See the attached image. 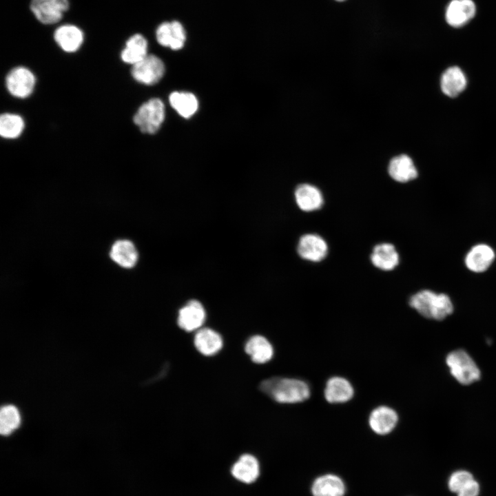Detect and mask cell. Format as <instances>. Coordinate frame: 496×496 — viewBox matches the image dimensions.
<instances>
[{"label": "cell", "instance_id": "1", "mask_svg": "<svg viewBox=\"0 0 496 496\" xmlns=\"http://www.w3.org/2000/svg\"><path fill=\"white\" fill-rule=\"evenodd\" d=\"M259 388L274 401L283 404L304 402L311 394L309 384L296 378H270L261 382Z\"/></svg>", "mask_w": 496, "mask_h": 496}, {"label": "cell", "instance_id": "2", "mask_svg": "<svg viewBox=\"0 0 496 496\" xmlns=\"http://www.w3.org/2000/svg\"><path fill=\"white\" fill-rule=\"evenodd\" d=\"M409 305L423 317L442 320L453 311L450 297L443 293L424 289L413 294L409 299Z\"/></svg>", "mask_w": 496, "mask_h": 496}, {"label": "cell", "instance_id": "3", "mask_svg": "<svg viewBox=\"0 0 496 496\" xmlns=\"http://www.w3.org/2000/svg\"><path fill=\"white\" fill-rule=\"evenodd\" d=\"M446 363L452 376L461 384L468 385L480 379L479 367L464 350L450 352L446 358Z\"/></svg>", "mask_w": 496, "mask_h": 496}, {"label": "cell", "instance_id": "4", "mask_svg": "<svg viewBox=\"0 0 496 496\" xmlns=\"http://www.w3.org/2000/svg\"><path fill=\"white\" fill-rule=\"evenodd\" d=\"M165 116L164 103L161 99L153 98L139 107L133 121L143 133L153 134L160 129Z\"/></svg>", "mask_w": 496, "mask_h": 496}, {"label": "cell", "instance_id": "5", "mask_svg": "<svg viewBox=\"0 0 496 496\" xmlns=\"http://www.w3.org/2000/svg\"><path fill=\"white\" fill-rule=\"evenodd\" d=\"M165 73L163 61L154 54H147L132 65L131 74L137 82L150 85L158 83Z\"/></svg>", "mask_w": 496, "mask_h": 496}, {"label": "cell", "instance_id": "6", "mask_svg": "<svg viewBox=\"0 0 496 496\" xmlns=\"http://www.w3.org/2000/svg\"><path fill=\"white\" fill-rule=\"evenodd\" d=\"M69 6V0H31L30 8L39 22L51 25L62 19Z\"/></svg>", "mask_w": 496, "mask_h": 496}, {"label": "cell", "instance_id": "7", "mask_svg": "<svg viewBox=\"0 0 496 496\" xmlns=\"http://www.w3.org/2000/svg\"><path fill=\"white\" fill-rule=\"evenodd\" d=\"M36 83L34 74L27 68L19 66L8 74L6 85L8 91L14 97L25 99L33 92Z\"/></svg>", "mask_w": 496, "mask_h": 496}, {"label": "cell", "instance_id": "8", "mask_svg": "<svg viewBox=\"0 0 496 496\" xmlns=\"http://www.w3.org/2000/svg\"><path fill=\"white\" fill-rule=\"evenodd\" d=\"M156 38L160 45L178 50L183 48L185 45L186 32L179 21H165L158 26Z\"/></svg>", "mask_w": 496, "mask_h": 496}, {"label": "cell", "instance_id": "9", "mask_svg": "<svg viewBox=\"0 0 496 496\" xmlns=\"http://www.w3.org/2000/svg\"><path fill=\"white\" fill-rule=\"evenodd\" d=\"M205 311L198 300H192L183 306L178 312L177 323L185 331L198 330L205 320Z\"/></svg>", "mask_w": 496, "mask_h": 496}, {"label": "cell", "instance_id": "10", "mask_svg": "<svg viewBox=\"0 0 496 496\" xmlns=\"http://www.w3.org/2000/svg\"><path fill=\"white\" fill-rule=\"evenodd\" d=\"M327 251V242L318 235L307 234L299 240L298 253L303 259L320 262L326 257Z\"/></svg>", "mask_w": 496, "mask_h": 496}, {"label": "cell", "instance_id": "11", "mask_svg": "<svg viewBox=\"0 0 496 496\" xmlns=\"http://www.w3.org/2000/svg\"><path fill=\"white\" fill-rule=\"evenodd\" d=\"M398 415L396 411L387 406L375 408L370 413L369 424L371 429L378 435H386L396 426Z\"/></svg>", "mask_w": 496, "mask_h": 496}, {"label": "cell", "instance_id": "12", "mask_svg": "<svg viewBox=\"0 0 496 496\" xmlns=\"http://www.w3.org/2000/svg\"><path fill=\"white\" fill-rule=\"evenodd\" d=\"M495 258V253L493 248L481 243L471 247L465 256L464 262L471 271L482 273L490 267Z\"/></svg>", "mask_w": 496, "mask_h": 496}, {"label": "cell", "instance_id": "13", "mask_svg": "<svg viewBox=\"0 0 496 496\" xmlns=\"http://www.w3.org/2000/svg\"><path fill=\"white\" fill-rule=\"evenodd\" d=\"M231 474L234 478L243 484H252L260 475L259 462L253 455L245 453L232 465Z\"/></svg>", "mask_w": 496, "mask_h": 496}, {"label": "cell", "instance_id": "14", "mask_svg": "<svg viewBox=\"0 0 496 496\" xmlns=\"http://www.w3.org/2000/svg\"><path fill=\"white\" fill-rule=\"evenodd\" d=\"M476 7L472 0H452L446 10V21L452 27L464 25L475 14Z\"/></svg>", "mask_w": 496, "mask_h": 496}, {"label": "cell", "instance_id": "15", "mask_svg": "<svg viewBox=\"0 0 496 496\" xmlns=\"http://www.w3.org/2000/svg\"><path fill=\"white\" fill-rule=\"evenodd\" d=\"M54 39L63 51L72 53L76 52L84 40L83 31L76 25L65 24L58 27L54 32Z\"/></svg>", "mask_w": 496, "mask_h": 496}, {"label": "cell", "instance_id": "16", "mask_svg": "<svg viewBox=\"0 0 496 496\" xmlns=\"http://www.w3.org/2000/svg\"><path fill=\"white\" fill-rule=\"evenodd\" d=\"M354 390L350 382L340 376L330 378L324 391L325 400L331 404L344 403L353 396Z\"/></svg>", "mask_w": 496, "mask_h": 496}, {"label": "cell", "instance_id": "17", "mask_svg": "<svg viewBox=\"0 0 496 496\" xmlns=\"http://www.w3.org/2000/svg\"><path fill=\"white\" fill-rule=\"evenodd\" d=\"M466 84V76L457 66L447 68L442 74L440 79L442 92L451 98L456 97L462 92Z\"/></svg>", "mask_w": 496, "mask_h": 496}, {"label": "cell", "instance_id": "18", "mask_svg": "<svg viewBox=\"0 0 496 496\" xmlns=\"http://www.w3.org/2000/svg\"><path fill=\"white\" fill-rule=\"evenodd\" d=\"M390 176L397 182L406 183L417 178V170L412 159L406 154L393 158L389 165Z\"/></svg>", "mask_w": 496, "mask_h": 496}, {"label": "cell", "instance_id": "19", "mask_svg": "<svg viewBox=\"0 0 496 496\" xmlns=\"http://www.w3.org/2000/svg\"><path fill=\"white\" fill-rule=\"evenodd\" d=\"M295 199L299 208L304 211H312L320 209L323 205V196L316 187L302 184L295 191Z\"/></svg>", "mask_w": 496, "mask_h": 496}, {"label": "cell", "instance_id": "20", "mask_svg": "<svg viewBox=\"0 0 496 496\" xmlns=\"http://www.w3.org/2000/svg\"><path fill=\"white\" fill-rule=\"evenodd\" d=\"M194 343L200 353L210 356L222 349L223 342L218 333L209 328H203L198 329L195 334Z\"/></svg>", "mask_w": 496, "mask_h": 496}, {"label": "cell", "instance_id": "21", "mask_svg": "<svg viewBox=\"0 0 496 496\" xmlns=\"http://www.w3.org/2000/svg\"><path fill=\"white\" fill-rule=\"evenodd\" d=\"M345 490L342 479L332 474L318 477L311 487L313 496H344Z\"/></svg>", "mask_w": 496, "mask_h": 496}, {"label": "cell", "instance_id": "22", "mask_svg": "<svg viewBox=\"0 0 496 496\" xmlns=\"http://www.w3.org/2000/svg\"><path fill=\"white\" fill-rule=\"evenodd\" d=\"M147 49L148 43L143 35L134 34L126 41L121 58L125 63L134 65L148 54Z\"/></svg>", "mask_w": 496, "mask_h": 496}, {"label": "cell", "instance_id": "23", "mask_svg": "<svg viewBox=\"0 0 496 496\" xmlns=\"http://www.w3.org/2000/svg\"><path fill=\"white\" fill-rule=\"evenodd\" d=\"M371 260L377 268L389 271L398 265L399 255L392 244L384 242L375 246L371 254Z\"/></svg>", "mask_w": 496, "mask_h": 496}, {"label": "cell", "instance_id": "24", "mask_svg": "<svg viewBox=\"0 0 496 496\" xmlns=\"http://www.w3.org/2000/svg\"><path fill=\"white\" fill-rule=\"evenodd\" d=\"M245 350L251 360L257 364L266 363L273 355V349L270 342L259 335H254L247 341Z\"/></svg>", "mask_w": 496, "mask_h": 496}, {"label": "cell", "instance_id": "25", "mask_svg": "<svg viewBox=\"0 0 496 496\" xmlns=\"http://www.w3.org/2000/svg\"><path fill=\"white\" fill-rule=\"evenodd\" d=\"M110 256L112 260L124 268L133 267L138 260L137 250L128 240L116 241L112 246Z\"/></svg>", "mask_w": 496, "mask_h": 496}, {"label": "cell", "instance_id": "26", "mask_svg": "<svg viewBox=\"0 0 496 496\" xmlns=\"http://www.w3.org/2000/svg\"><path fill=\"white\" fill-rule=\"evenodd\" d=\"M169 101L178 114L185 118L192 116L198 107L197 98L188 92H174L170 94Z\"/></svg>", "mask_w": 496, "mask_h": 496}, {"label": "cell", "instance_id": "27", "mask_svg": "<svg viewBox=\"0 0 496 496\" xmlns=\"http://www.w3.org/2000/svg\"><path fill=\"white\" fill-rule=\"evenodd\" d=\"M23 118L16 114L5 113L0 117V134L5 138L19 137L24 129Z\"/></svg>", "mask_w": 496, "mask_h": 496}, {"label": "cell", "instance_id": "28", "mask_svg": "<svg viewBox=\"0 0 496 496\" xmlns=\"http://www.w3.org/2000/svg\"><path fill=\"white\" fill-rule=\"evenodd\" d=\"M21 423V416L18 409L13 405H6L0 411V432L3 435H8L17 429Z\"/></svg>", "mask_w": 496, "mask_h": 496}, {"label": "cell", "instance_id": "29", "mask_svg": "<svg viewBox=\"0 0 496 496\" xmlns=\"http://www.w3.org/2000/svg\"><path fill=\"white\" fill-rule=\"evenodd\" d=\"M473 478V475L466 471H457L451 474L448 486L451 491L457 493L467 483Z\"/></svg>", "mask_w": 496, "mask_h": 496}, {"label": "cell", "instance_id": "30", "mask_svg": "<svg viewBox=\"0 0 496 496\" xmlns=\"http://www.w3.org/2000/svg\"><path fill=\"white\" fill-rule=\"evenodd\" d=\"M479 493V485L477 481L473 479L467 483L457 494V496H478Z\"/></svg>", "mask_w": 496, "mask_h": 496}, {"label": "cell", "instance_id": "31", "mask_svg": "<svg viewBox=\"0 0 496 496\" xmlns=\"http://www.w3.org/2000/svg\"><path fill=\"white\" fill-rule=\"evenodd\" d=\"M336 1H344V0H336Z\"/></svg>", "mask_w": 496, "mask_h": 496}]
</instances>
